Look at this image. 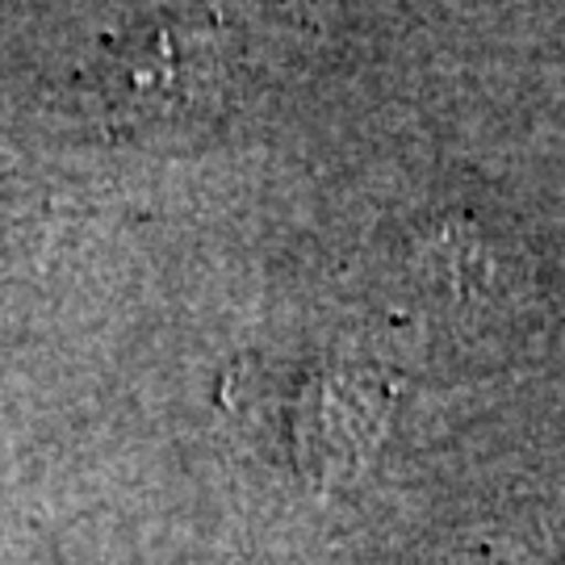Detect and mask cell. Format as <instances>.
Here are the masks:
<instances>
[{"label":"cell","instance_id":"6da1fadb","mask_svg":"<svg viewBox=\"0 0 565 565\" xmlns=\"http://www.w3.org/2000/svg\"><path fill=\"white\" fill-rule=\"evenodd\" d=\"M226 55L218 34L198 21H147L109 46L102 60V93L142 109L193 105L218 93Z\"/></svg>","mask_w":565,"mask_h":565}]
</instances>
